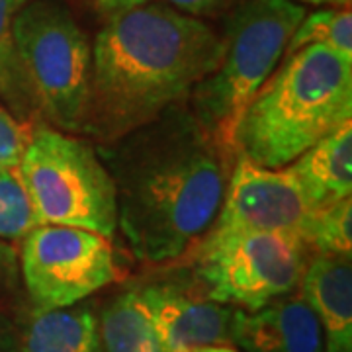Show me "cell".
<instances>
[{"instance_id": "cell-1", "label": "cell", "mask_w": 352, "mask_h": 352, "mask_svg": "<svg viewBox=\"0 0 352 352\" xmlns=\"http://www.w3.org/2000/svg\"><path fill=\"white\" fill-rule=\"evenodd\" d=\"M96 153L113 180L118 231L145 264L173 263L198 245L214 226L235 161L188 104Z\"/></svg>"}, {"instance_id": "cell-2", "label": "cell", "mask_w": 352, "mask_h": 352, "mask_svg": "<svg viewBox=\"0 0 352 352\" xmlns=\"http://www.w3.org/2000/svg\"><path fill=\"white\" fill-rule=\"evenodd\" d=\"M221 55V34L168 4L147 2L112 14L92 45L80 138L106 145L186 104Z\"/></svg>"}, {"instance_id": "cell-3", "label": "cell", "mask_w": 352, "mask_h": 352, "mask_svg": "<svg viewBox=\"0 0 352 352\" xmlns=\"http://www.w3.org/2000/svg\"><path fill=\"white\" fill-rule=\"evenodd\" d=\"M352 122V59L325 45L288 53L241 118L233 149L266 168H284Z\"/></svg>"}, {"instance_id": "cell-4", "label": "cell", "mask_w": 352, "mask_h": 352, "mask_svg": "<svg viewBox=\"0 0 352 352\" xmlns=\"http://www.w3.org/2000/svg\"><path fill=\"white\" fill-rule=\"evenodd\" d=\"M305 16L294 0H241L226 22L223 55L212 75L192 90L188 108L210 138L235 157L233 138L241 118Z\"/></svg>"}, {"instance_id": "cell-5", "label": "cell", "mask_w": 352, "mask_h": 352, "mask_svg": "<svg viewBox=\"0 0 352 352\" xmlns=\"http://www.w3.org/2000/svg\"><path fill=\"white\" fill-rule=\"evenodd\" d=\"M18 168L38 226L78 227L110 241L118 235L112 176L80 135L39 124Z\"/></svg>"}, {"instance_id": "cell-6", "label": "cell", "mask_w": 352, "mask_h": 352, "mask_svg": "<svg viewBox=\"0 0 352 352\" xmlns=\"http://www.w3.org/2000/svg\"><path fill=\"white\" fill-rule=\"evenodd\" d=\"M14 38L43 124L80 135L87 116L92 45L71 10L57 0H28Z\"/></svg>"}, {"instance_id": "cell-7", "label": "cell", "mask_w": 352, "mask_h": 352, "mask_svg": "<svg viewBox=\"0 0 352 352\" xmlns=\"http://www.w3.org/2000/svg\"><path fill=\"white\" fill-rule=\"evenodd\" d=\"M190 252L196 292L243 311L298 292L311 258L302 239L284 233L201 237Z\"/></svg>"}, {"instance_id": "cell-8", "label": "cell", "mask_w": 352, "mask_h": 352, "mask_svg": "<svg viewBox=\"0 0 352 352\" xmlns=\"http://www.w3.org/2000/svg\"><path fill=\"white\" fill-rule=\"evenodd\" d=\"M18 268L34 311L76 305L116 278L110 239L67 226L34 227L20 243Z\"/></svg>"}, {"instance_id": "cell-9", "label": "cell", "mask_w": 352, "mask_h": 352, "mask_svg": "<svg viewBox=\"0 0 352 352\" xmlns=\"http://www.w3.org/2000/svg\"><path fill=\"white\" fill-rule=\"evenodd\" d=\"M311 214L288 168H266L235 155L221 208L204 237L284 233L303 241Z\"/></svg>"}, {"instance_id": "cell-10", "label": "cell", "mask_w": 352, "mask_h": 352, "mask_svg": "<svg viewBox=\"0 0 352 352\" xmlns=\"http://www.w3.org/2000/svg\"><path fill=\"white\" fill-rule=\"evenodd\" d=\"M138 296L164 352L233 344L235 307L212 302L198 292L159 284L138 289Z\"/></svg>"}, {"instance_id": "cell-11", "label": "cell", "mask_w": 352, "mask_h": 352, "mask_svg": "<svg viewBox=\"0 0 352 352\" xmlns=\"http://www.w3.org/2000/svg\"><path fill=\"white\" fill-rule=\"evenodd\" d=\"M231 342L243 352H325L321 325L300 292L256 311L235 309Z\"/></svg>"}, {"instance_id": "cell-12", "label": "cell", "mask_w": 352, "mask_h": 352, "mask_svg": "<svg viewBox=\"0 0 352 352\" xmlns=\"http://www.w3.org/2000/svg\"><path fill=\"white\" fill-rule=\"evenodd\" d=\"M300 294L321 325L325 352H352L351 256L311 254Z\"/></svg>"}, {"instance_id": "cell-13", "label": "cell", "mask_w": 352, "mask_h": 352, "mask_svg": "<svg viewBox=\"0 0 352 352\" xmlns=\"http://www.w3.org/2000/svg\"><path fill=\"white\" fill-rule=\"evenodd\" d=\"M284 168L296 178L311 210L351 198L352 122L317 141Z\"/></svg>"}, {"instance_id": "cell-14", "label": "cell", "mask_w": 352, "mask_h": 352, "mask_svg": "<svg viewBox=\"0 0 352 352\" xmlns=\"http://www.w3.org/2000/svg\"><path fill=\"white\" fill-rule=\"evenodd\" d=\"M18 333L20 352H106L100 315L90 302L53 311L30 309Z\"/></svg>"}, {"instance_id": "cell-15", "label": "cell", "mask_w": 352, "mask_h": 352, "mask_svg": "<svg viewBox=\"0 0 352 352\" xmlns=\"http://www.w3.org/2000/svg\"><path fill=\"white\" fill-rule=\"evenodd\" d=\"M25 2L0 0V100L14 118L36 127L43 120L14 38V22Z\"/></svg>"}, {"instance_id": "cell-16", "label": "cell", "mask_w": 352, "mask_h": 352, "mask_svg": "<svg viewBox=\"0 0 352 352\" xmlns=\"http://www.w3.org/2000/svg\"><path fill=\"white\" fill-rule=\"evenodd\" d=\"M98 315L106 352H164L138 289L120 294Z\"/></svg>"}, {"instance_id": "cell-17", "label": "cell", "mask_w": 352, "mask_h": 352, "mask_svg": "<svg viewBox=\"0 0 352 352\" xmlns=\"http://www.w3.org/2000/svg\"><path fill=\"white\" fill-rule=\"evenodd\" d=\"M307 45H325L339 55L352 59V12L351 8L329 6L305 14L292 34L286 55Z\"/></svg>"}, {"instance_id": "cell-18", "label": "cell", "mask_w": 352, "mask_h": 352, "mask_svg": "<svg viewBox=\"0 0 352 352\" xmlns=\"http://www.w3.org/2000/svg\"><path fill=\"white\" fill-rule=\"evenodd\" d=\"M303 243L311 254H333L351 256L352 254V200L329 204L317 208L309 217L303 233Z\"/></svg>"}, {"instance_id": "cell-19", "label": "cell", "mask_w": 352, "mask_h": 352, "mask_svg": "<svg viewBox=\"0 0 352 352\" xmlns=\"http://www.w3.org/2000/svg\"><path fill=\"white\" fill-rule=\"evenodd\" d=\"M36 226L38 219L20 168H0V241L14 247Z\"/></svg>"}, {"instance_id": "cell-20", "label": "cell", "mask_w": 352, "mask_h": 352, "mask_svg": "<svg viewBox=\"0 0 352 352\" xmlns=\"http://www.w3.org/2000/svg\"><path fill=\"white\" fill-rule=\"evenodd\" d=\"M32 131L34 126L20 122L0 104V168L20 164Z\"/></svg>"}, {"instance_id": "cell-21", "label": "cell", "mask_w": 352, "mask_h": 352, "mask_svg": "<svg viewBox=\"0 0 352 352\" xmlns=\"http://www.w3.org/2000/svg\"><path fill=\"white\" fill-rule=\"evenodd\" d=\"M18 292H20L18 252L12 245L0 241V303L18 298Z\"/></svg>"}, {"instance_id": "cell-22", "label": "cell", "mask_w": 352, "mask_h": 352, "mask_svg": "<svg viewBox=\"0 0 352 352\" xmlns=\"http://www.w3.org/2000/svg\"><path fill=\"white\" fill-rule=\"evenodd\" d=\"M164 2L180 12L201 18V16H215V14L231 10L241 0H164Z\"/></svg>"}, {"instance_id": "cell-23", "label": "cell", "mask_w": 352, "mask_h": 352, "mask_svg": "<svg viewBox=\"0 0 352 352\" xmlns=\"http://www.w3.org/2000/svg\"><path fill=\"white\" fill-rule=\"evenodd\" d=\"M0 352H20V333L8 315L0 311Z\"/></svg>"}, {"instance_id": "cell-24", "label": "cell", "mask_w": 352, "mask_h": 352, "mask_svg": "<svg viewBox=\"0 0 352 352\" xmlns=\"http://www.w3.org/2000/svg\"><path fill=\"white\" fill-rule=\"evenodd\" d=\"M90 2H92V6H96L100 12L112 16V14L124 12V10H131V8L143 6V4H147L149 0H90Z\"/></svg>"}, {"instance_id": "cell-25", "label": "cell", "mask_w": 352, "mask_h": 352, "mask_svg": "<svg viewBox=\"0 0 352 352\" xmlns=\"http://www.w3.org/2000/svg\"><path fill=\"white\" fill-rule=\"evenodd\" d=\"M294 2H305L314 6H339V8H351V0H294Z\"/></svg>"}, {"instance_id": "cell-26", "label": "cell", "mask_w": 352, "mask_h": 352, "mask_svg": "<svg viewBox=\"0 0 352 352\" xmlns=\"http://www.w3.org/2000/svg\"><path fill=\"white\" fill-rule=\"evenodd\" d=\"M192 352H239L237 349H233L231 344H227V346H206V349H198V351H192Z\"/></svg>"}]
</instances>
